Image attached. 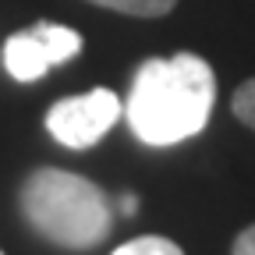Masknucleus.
Instances as JSON below:
<instances>
[{"label": "nucleus", "mask_w": 255, "mask_h": 255, "mask_svg": "<svg viewBox=\"0 0 255 255\" xmlns=\"http://www.w3.org/2000/svg\"><path fill=\"white\" fill-rule=\"evenodd\" d=\"M216 103V75L199 53L149 57L138 64L124 117L131 135L152 149L195 138Z\"/></svg>", "instance_id": "obj_1"}, {"label": "nucleus", "mask_w": 255, "mask_h": 255, "mask_svg": "<svg viewBox=\"0 0 255 255\" xmlns=\"http://www.w3.org/2000/svg\"><path fill=\"white\" fill-rule=\"evenodd\" d=\"M18 202L25 220L46 241L71 252L96 248L114 227L110 195L96 181L71 170H57V167L32 170L18 191Z\"/></svg>", "instance_id": "obj_2"}, {"label": "nucleus", "mask_w": 255, "mask_h": 255, "mask_svg": "<svg viewBox=\"0 0 255 255\" xmlns=\"http://www.w3.org/2000/svg\"><path fill=\"white\" fill-rule=\"evenodd\" d=\"M82 53V36L68 25L36 21L4 43V68L18 82H39L50 68Z\"/></svg>", "instance_id": "obj_3"}, {"label": "nucleus", "mask_w": 255, "mask_h": 255, "mask_svg": "<svg viewBox=\"0 0 255 255\" xmlns=\"http://www.w3.org/2000/svg\"><path fill=\"white\" fill-rule=\"evenodd\" d=\"M121 100L110 89H89L82 96L57 100L46 114V131L68 149L96 145L110 128L121 121Z\"/></svg>", "instance_id": "obj_4"}, {"label": "nucleus", "mask_w": 255, "mask_h": 255, "mask_svg": "<svg viewBox=\"0 0 255 255\" xmlns=\"http://www.w3.org/2000/svg\"><path fill=\"white\" fill-rule=\"evenodd\" d=\"M96 7H110L121 14H135V18H163L174 11L177 0H89Z\"/></svg>", "instance_id": "obj_5"}, {"label": "nucleus", "mask_w": 255, "mask_h": 255, "mask_svg": "<svg viewBox=\"0 0 255 255\" xmlns=\"http://www.w3.org/2000/svg\"><path fill=\"white\" fill-rule=\"evenodd\" d=\"M110 255H184L174 241L167 238H156V234H145V238H135V241H124L121 248H114Z\"/></svg>", "instance_id": "obj_6"}, {"label": "nucleus", "mask_w": 255, "mask_h": 255, "mask_svg": "<svg viewBox=\"0 0 255 255\" xmlns=\"http://www.w3.org/2000/svg\"><path fill=\"white\" fill-rule=\"evenodd\" d=\"M231 107H234V117H238L241 124H248L252 131H255V78H248L245 85H238Z\"/></svg>", "instance_id": "obj_7"}, {"label": "nucleus", "mask_w": 255, "mask_h": 255, "mask_svg": "<svg viewBox=\"0 0 255 255\" xmlns=\"http://www.w3.org/2000/svg\"><path fill=\"white\" fill-rule=\"evenodd\" d=\"M231 255H255V223L252 227H245L241 234H238V241H234V252Z\"/></svg>", "instance_id": "obj_8"}, {"label": "nucleus", "mask_w": 255, "mask_h": 255, "mask_svg": "<svg viewBox=\"0 0 255 255\" xmlns=\"http://www.w3.org/2000/svg\"><path fill=\"white\" fill-rule=\"evenodd\" d=\"M135 209H138V195L124 191V195H121V213H124V216H135Z\"/></svg>", "instance_id": "obj_9"}, {"label": "nucleus", "mask_w": 255, "mask_h": 255, "mask_svg": "<svg viewBox=\"0 0 255 255\" xmlns=\"http://www.w3.org/2000/svg\"><path fill=\"white\" fill-rule=\"evenodd\" d=\"M0 255H4V252H0Z\"/></svg>", "instance_id": "obj_10"}]
</instances>
